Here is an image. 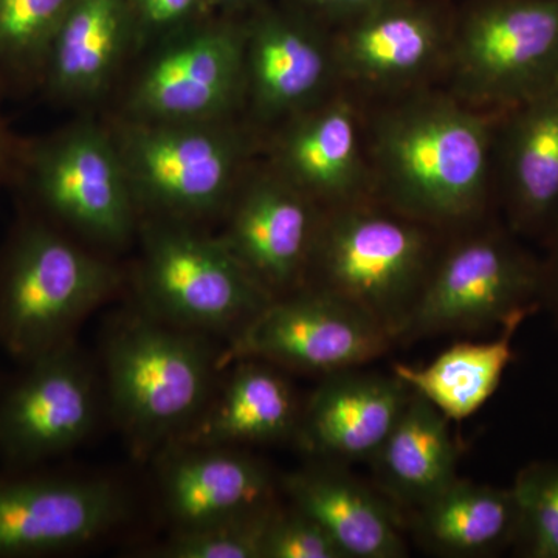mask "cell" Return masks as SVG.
<instances>
[{"label":"cell","instance_id":"cell-13","mask_svg":"<svg viewBox=\"0 0 558 558\" xmlns=\"http://www.w3.org/2000/svg\"><path fill=\"white\" fill-rule=\"evenodd\" d=\"M245 86V36L230 27L191 33L149 62L131 108L148 121H208Z\"/></svg>","mask_w":558,"mask_h":558},{"label":"cell","instance_id":"cell-1","mask_svg":"<svg viewBox=\"0 0 558 558\" xmlns=\"http://www.w3.org/2000/svg\"><path fill=\"white\" fill-rule=\"evenodd\" d=\"M219 357L209 337L140 307L109 326L102 341L106 409L135 457L156 459L196 421L215 392Z\"/></svg>","mask_w":558,"mask_h":558},{"label":"cell","instance_id":"cell-27","mask_svg":"<svg viewBox=\"0 0 558 558\" xmlns=\"http://www.w3.org/2000/svg\"><path fill=\"white\" fill-rule=\"evenodd\" d=\"M73 0H0V72L43 76Z\"/></svg>","mask_w":558,"mask_h":558},{"label":"cell","instance_id":"cell-5","mask_svg":"<svg viewBox=\"0 0 558 558\" xmlns=\"http://www.w3.org/2000/svg\"><path fill=\"white\" fill-rule=\"evenodd\" d=\"M0 388L2 469H32L81 446L106 407L97 369L76 340L22 363Z\"/></svg>","mask_w":558,"mask_h":558},{"label":"cell","instance_id":"cell-4","mask_svg":"<svg viewBox=\"0 0 558 558\" xmlns=\"http://www.w3.org/2000/svg\"><path fill=\"white\" fill-rule=\"evenodd\" d=\"M137 293L150 317L227 340L275 300L223 240L171 219L143 229Z\"/></svg>","mask_w":558,"mask_h":558},{"label":"cell","instance_id":"cell-21","mask_svg":"<svg viewBox=\"0 0 558 558\" xmlns=\"http://www.w3.org/2000/svg\"><path fill=\"white\" fill-rule=\"evenodd\" d=\"M130 0H73L40 78L54 97L80 100L105 89L130 28Z\"/></svg>","mask_w":558,"mask_h":558},{"label":"cell","instance_id":"cell-8","mask_svg":"<svg viewBox=\"0 0 558 558\" xmlns=\"http://www.w3.org/2000/svg\"><path fill=\"white\" fill-rule=\"evenodd\" d=\"M35 211L61 230L120 247L135 230V199L119 150L101 131L76 126L25 154Z\"/></svg>","mask_w":558,"mask_h":558},{"label":"cell","instance_id":"cell-32","mask_svg":"<svg viewBox=\"0 0 558 558\" xmlns=\"http://www.w3.org/2000/svg\"><path fill=\"white\" fill-rule=\"evenodd\" d=\"M315 9L333 11V13H366V11L387 5L396 0H304Z\"/></svg>","mask_w":558,"mask_h":558},{"label":"cell","instance_id":"cell-14","mask_svg":"<svg viewBox=\"0 0 558 558\" xmlns=\"http://www.w3.org/2000/svg\"><path fill=\"white\" fill-rule=\"evenodd\" d=\"M156 459L160 508L171 531L204 526L275 501L270 470L236 447L172 446Z\"/></svg>","mask_w":558,"mask_h":558},{"label":"cell","instance_id":"cell-3","mask_svg":"<svg viewBox=\"0 0 558 558\" xmlns=\"http://www.w3.org/2000/svg\"><path fill=\"white\" fill-rule=\"evenodd\" d=\"M374 143L389 196L410 215L459 219L483 204L492 131L480 113L440 98L407 102L381 117Z\"/></svg>","mask_w":558,"mask_h":558},{"label":"cell","instance_id":"cell-20","mask_svg":"<svg viewBox=\"0 0 558 558\" xmlns=\"http://www.w3.org/2000/svg\"><path fill=\"white\" fill-rule=\"evenodd\" d=\"M442 47L438 22L427 11L387 3L360 14L333 49L336 68L369 84H399L422 75Z\"/></svg>","mask_w":558,"mask_h":558},{"label":"cell","instance_id":"cell-22","mask_svg":"<svg viewBox=\"0 0 558 558\" xmlns=\"http://www.w3.org/2000/svg\"><path fill=\"white\" fill-rule=\"evenodd\" d=\"M278 159L284 179L310 197L354 193L363 165L351 106L333 101L301 117L281 138Z\"/></svg>","mask_w":558,"mask_h":558},{"label":"cell","instance_id":"cell-15","mask_svg":"<svg viewBox=\"0 0 558 558\" xmlns=\"http://www.w3.org/2000/svg\"><path fill=\"white\" fill-rule=\"evenodd\" d=\"M311 197L284 178L256 180L234 207L223 242L274 299L299 281L314 250Z\"/></svg>","mask_w":558,"mask_h":558},{"label":"cell","instance_id":"cell-12","mask_svg":"<svg viewBox=\"0 0 558 558\" xmlns=\"http://www.w3.org/2000/svg\"><path fill=\"white\" fill-rule=\"evenodd\" d=\"M537 289L535 267L506 242H465L422 286L399 337L502 326L519 312H534Z\"/></svg>","mask_w":558,"mask_h":558},{"label":"cell","instance_id":"cell-31","mask_svg":"<svg viewBox=\"0 0 558 558\" xmlns=\"http://www.w3.org/2000/svg\"><path fill=\"white\" fill-rule=\"evenodd\" d=\"M140 20L149 27H168L189 17L199 0H130Z\"/></svg>","mask_w":558,"mask_h":558},{"label":"cell","instance_id":"cell-2","mask_svg":"<svg viewBox=\"0 0 558 558\" xmlns=\"http://www.w3.org/2000/svg\"><path fill=\"white\" fill-rule=\"evenodd\" d=\"M121 279L108 260L31 213L0 252V349L22 365L64 347Z\"/></svg>","mask_w":558,"mask_h":558},{"label":"cell","instance_id":"cell-28","mask_svg":"<svg viewBox=\"0 0 558 558\" xmlns=\"http://www.w3.org/2000/svg\"><path fill=\"white\" fill-rule=\"evenodd\" d=\"M277 502L260 506L204 526L171 531L170 537L149 557L159 558H263L267 529Z\"/></svg>","mask_w":558,"mask_h":558},{"label":"cell","instance_id":"cell-18","mask_svg":"<svg viewBox=\"0 0 558 558\" xmlns=\"http://www.w3.org/2000/svg\"><path fill=\"white\" fill-rule=\"evenodd\" d=\"M333 69V51L299 22L267 16L245 36V86L263 116L310 105Z\"/></svg>","mask_w":558,"mask_h":558},{"label":"cell","instance_id":"cell-34","mask_svg":"<svg viewBox=\"0 0 558 558\" xmlns=\"http://www.w3.org/2000/svg\"><path fill=\"white\" fill-rule=\"evenodd\" d=\"M220 2H231V3H236V2H242V0H220Z\"/></svg>","mask_w":558,"mask_h":558},{"label":"cell","instance_id":"cell-17","mask_svg":"<svg viewBox=\"0 0 558 558\" xmlns=\"http://www.w3.org/2000/svg\"><path fill=\"white\" fill-rule=\"evenodd\" d=\"M236 362L222 387H216L199 416L172 446L241 449L295 435L300 411L289 381L269 363Z\"/></svg>","mask_w":558,"mask_h":558},{"label":"cell","instance_id":"cell-16","mask_svg":"<svg viewBox=\"0 0 558 558\" xmlns=\"http://www.w3.org/2000/svg\"><path fill=\"white\" fill-rule=\"evenodd\" d=\"M399 377L330 374L300 413L296 438L318 458L373 459L410 399Z\"/></svg>","mask_w":558,"mask_h":558},{"label":"cell","instance_id":"cell-26","mask_svg":"<svg viewBox=\"0 0 558 558\" xmlns=\"http://www.w3.org/2000/svg\"><path fill=\"white\" fill-rule=\"evenodd\" d=\"M502 148L517 216L538 222L558 209V81L512 108Z\"/></svg>","mask_w":558,"mask_h":558},{"label":"cell","instance_id":"cell-7","mask_svg":"<svg viewBox=\"0 0 558 558\" xmlns=\"http://www.w3.org/2000/svg\"><path fill=\"white\" fill-rule=\"evenodd\" d=\"M312 255L322 289L399 337L422 290L427 240L421 230L380 213H341L317 231Z\"/></svg>","mask_w":558,"mask_h":558},{"label":"cell","instance_id":"cell-11","mask_svg":"<svg viewBox=\"0 0 558 558\" xmlns=\"http://www.w3.org/2000/svg\"><path fill=\"white\" fill-rule=\"evenodd\" d=\"M120 154L134 199L185 222L226 202L241 148L207 121H148L126 135Z\"/></svg>","mask_w":558,"mask_h":558},{"label":"cell","instance_id":"cell-23","mask_svg":"<svg viewBox=\"0 0 558 558\" xmlns=\"http://www.w3.org/2000/svg\"><path fill=\"white\" fill-rule=\"evenodd\" d=\"M373 459L388 494L418 508L458 480L449 418L416 392Z\"/></svg>","mask_w":558,"mask_h":558},{"label":"cell","instance_id":"cell-30","mask_svg":"<svg viewBox=\"0 0 558 558\" xmlns=\"http://www.w3.org/2000/svg\"><path fill=\"white\" fill-rule=\"evenodd\" d=\"M263 558H343L336 543L317 521L292 509H279L271 519L264 542Z\"/></svg>","mask_w":558,"mask_h":558},{"label":"cell","instance_id":"cell-24","mask_svg":"<svg viewBox=\"0 0 558 558\" xmlns=\"http://www.w3.org/2000/svg\"><path fill=\"white\" fill-rule=\"evenodd\" d=\"M531 311L519 312L502 323L497 339L484 343H458L424 366L398 363L395 376L432 403L449 421H464L497 391L510 360L517 329Z\"/></svg>","mask_w":558,"mask_h":558},{"label":"cell","instance_id":"cell-10","mask_svg":"<svg viewBox=\"0 0 558 558\" xmlns=\"http://www.w3.org/2000/svg\"><path fill=\"white\" fill-rule=\"evenodd\" d=\"M391 336L376 319L328 290L271 300L229 339L220 366L259 360L303 373L337 374L379 357Z\"/></svg>","mask_w":558,"mask_h":558},{"label":"cell","instance_id":"cell-19","mask_svg":"<svg viewBox=\"0 0 558 558\" xmlns=\"http://www.w3.org/2000/svg\"><path fill=\"white\" fill-rule=\"evenodd\" d=\"M296 509L317 521L343 558L405 556L395 520L379 498L333 469L306 468L284 478Z\"/></svg>","mask_w":558,"mask_h":558},{"label":"cell","instance_id":"cell-29","mask_svg":"<svg viewBox=\"0 0 558 558\" xmlns=\"http://www.w3.org/2000/svg\"><path fill=\"white\" fill-rule=\"evenodd\" d=\"M520 534L535 558H558V462L529 465L513 484Z\"/></svg>","mask_w":558,"mask_h":558},{"label":"cell","instance_id":"cell-33","mask_svg":"<svg viewBox=\"0 0 558 558\" xmlns=\"http://www.w3.org/2000/svg\"><path fill=\"white\" fill-rule=\"evenodd\" d=\"M13 156V143H11L9 135H7V131L3 130L2 124H0V179H2L3 175H5V172L9 171Z\"/></svg>","mask_w":558,"mask_h":558},{"label":"cell","instance_id":"cell-9","mask_svg":"<svg viewBox=\"0 0 558 558\" xmlns=\"http://www.w3.org/2000/svg\"><path fill=\"white\" fill-rule=\"evenodd\" d=\"M462 94L515 108L558 81V0H490L465 20L454 43Z\"/></svg>","mask_w":558,"mask_h":558},{"label":"cell","instance_id":"cell-25","mask_svg":"<svg viewBox=\"0 0 558 558\" xmlns=\"http://www.w3.org/2000/svg\"><path fill=\"white\" fill-rule=\"evenodd\" d=\"M418 509L421 538L446 556H487L520 534V508L513 488L480 486L458 478Z\"/></svg>","mask_w":558,"mask_h":558},{"label":"cell","instance_id":"cell-6","mask_svg":"<svg viewBox=\"0 0 558 558\" xmlns=\"http://www.w3.org/2000/svg\"><path fill=\"white\" fill-rule=\"evenodd\" d=\"M120 481L49 464L0 472V558L60 556L108 537L131 519Z\"/></svg>","mask_w":558,"mask_h":558},{"label":"cell","instance_id":"cell-35","mask_svg":"<svg viewBox=\"0 0 558 558\" xmlns=\"http://www.w3.org/2000/svg\"><path fill=\"white\" fill-rule=\"evenodd\" d=\"M557 278H558V255H557Z\"/></svg>","mask_w":558,"mask_h":558}]
</instances>
